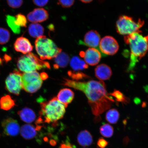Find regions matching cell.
<instances>
[{"instance_id":"cell-32","label":"cell","mask_w":148,"mask_h":148,"mask_svg":"<svg viewBox=\"0 0 148 148\" xmlns=\"http://www.w3.org/2000/svg\"><path fill=\"white\" fill-rule=\"evenodd\" d=\"M75 1V0H58L59 3L64 8L71 7L74 4Z\"/></svg>"},{"instance_id":"cell-13","label":"cell","mask_w":148,"mask_h":148,"mask_svg":"<svg viewBox=\"0 0 148 148\" xmlns=\"http://www.w3.org/2000/svg\"><path fill=\"white\" fill-rule=\"evenodd\" d=\"M27 18L28 21L31 23H41L49 18V14L45 9L36 8L28 14Z\"/></svg>"},{"instance_id":"cell-23","label":"cell","mask_w":148,"mask_h":148,"mask_svg":"<svg viewBox=\"0 0 148 148\" xmlns=\"http://www.w3.org/2000/svg\"><path fill=\"white\" fill-rule=\"evenodd\" d=\"M15 103L9 95L2 97L0 99V108L5 110H9L13 108Z\"/></svg>"},{"instance_id":"cell-11","label":"cell","mask_w":148,"mask_h":148,"mask_svg":"<svg viewBox=\"0 0 148 148\" xmlns=\"http://www.w3.org/2000/svg\"><path fill=\"white\" fill-rule=\"evenodd\" d=\"M3 133L7 136H17L20 132V127L16 120L12 118H6L1 123Z\"/></svg>"},{"instance_id":"cell-2","label":"cell","mask_w":148,"mask_h":148,"mask_svg":"<svg viewBox=\"0 0 148 148\" xmlns=\"http://www.w3.org/2000/svg\"><path fill=\"white\" fill-rule=\"evenodd\" d=\"M124 40L130 48L129 69L132 70L139 60L145 56L148 52V35L144 36L139 31L125 36Z\"/></svg>"},{"instance_id":"cell-7","label":"cell","mask_w":148,"mask_h":148,"mask_svg":"<svg viewBox=\"0 0 148 148\" xmlns=\"http://www.w3.org/2000/svg\"><path fill=\"white\" fill-rule=\"evenodd\" d=\"M22 79L23 88L29 93H34L41 87L42 79L37 71L23 73Z\"/></svg>"},{"instance_id":"cell-37","label":"cell","mask_w":148,"mask_h":148,"mask_svg":"<svg viewBox=\"0 0 148 148\" xmlns=\"http://www.w3.org/2000/svg\"><path fill=\"white\" fill-rule=\"evenodd\" d=\"M40 77L42 80H45L48 78V76L47 74L45 73H42L40 75Z\"/></svg>"},{"instance_id":"cell-8","label":"cell","mask_w":148,"mask_h":148,"mask_svg":"<svg viewBox=\"0 0 148 148\" xmlns=\"http://www.w3.org/2000/svg\"><path fill=\"white\" fill-rule=\"evenodd\" d=\"M22 74L17 70H14L9 74L5 81V88L11 93L18 95L22 88Z\"/></svg>"},{"instance_id":"cell-29","label":"cell","mask_w":148,"mask_h":148,"mask_svg":"<svg viewBox=\"0 0 148 148\" xmlns=\"http://www.w3.org/2000/svg\"><path fill=\"white\" fill-rule=\"evenodd\" d=\"M15 23L20 27H27V19L23 14H18L15 16Z\"/></svg>"},{"instance_id":"cell-17","label":"cell","mask_w":148,"mask_h":148,"mask_svg":"<svg viewBox=\"0 0 148 148\" xmlns=\"http://www.w3.org/2000/svg\"><path fill=\"white\" fill-rule=\"evenodd\" d=\"M36 127L30 124L23 125L20 129V134L25 140H29L36 137L37 135Z\"/></svg>"},{"instance_id":"cell-39","label":"cell","mask_w":148,"mask_h":148,"mask_svg":"<svg viewBox=\"0 0 148 148\" xmlns=\"http://www.w3.org/2000/svg\"><path fill=\"white\" fill-rule=\"evenodd\" d=\"M79 1L83 3H89L91 2L93 0H79Z\"/></svg>"},{"instance_id":"cell-22","label":"cell","mask_w":148,"mask_h":148,"mask_svg":"<svg viewBox=\"0 0 148 148\" xmlns=\"http://www.w3.org/2000/svg\"><path fill=\"white\" fill-rule=\"evenodd\" d=\"M29 36L34 38H38L43 36L44 29L40 24L32 23L29 25L28 29Z\"/></svg>"},{"instance_id":"cell-27","label":"cell","mask_w":148,"mask_h":148,"mask_svg":"<svg viewBox=\"0 0 148 148\" xmlns=\"http://www.w3.org/2000/svg\"><path fill=\"white\" fill-rule=\"evenodd\" d=\"M100 132L105 137L110 138L113 135L114 129L112 125L109 124H105L99 128Z\"/></svg>"},{"instance_id":"cell-3","label":"cell","mask_w":148,"mask_h":148,"mask_svg":"<svg viewBox=\"0 0 148 148\" xmlns=\"http://www.w3.org/2000/svg\"><path fill=\"white\" fill-rule=\"evenodd\" d=\"M40 117L44 123H47L57 122L63 118L66 112L64 105L54 97L50 100L42 102L40 103Z\"/></svg>"},{"instance_id":"cell-31","label":"cell","mask_w":148,"mask_h":148,"mask_svg":"<svg viewBox=\"0 0 148 148\" xmlns=\"http://www.w3.org/2000/svg\"><path fill=\"white\" fill-rule=\"evenodd\" d=\"M7 1L9 6L14 9L20 8L23 3V0H7Z\"/></svg>"},{"instance_id":"cell-42","label":"cell","mask_w":148,"mask_h":148,"mask_svg":"<svg viewBox=\"0 0 148 148\" xmlns=\"http://www.w3.org/2000/svg\"><path fill=\"white\" fill-rule=\"evenodd\" d=\"M2 60L1 59V58H0V66L2 64Z\"/></svg>"},{"instance_id":"cell-4","label":"cell","mask_w":148,"mask_h":148,"mask_svg":"<svg viewBox=\"0 0 148 148\" xmlns=\"http://www.w3.org/2000/svg\"><path fill=\"white\" fill-rule=\"evenodd\" d=\"M17 66L20 71L23 73L51 68L49 62L41 60L36 55L31 52L19 57L17 61Z\"/></svg>"},{"instance_id":"cell-33","label":"cell","mask_w":148,"mask_h":148,"mask_svg":"<svg viewBox=\"0 0 148 148\" xmlns=\"http://www.w3.org/2000/svg\"><path fill=\"white\" fill-rule=\"evenodd\" d=\"M65 147L66 148H76V147L75 145H73L70 143L69 138H67L66 141L62 142L60 144V148Z\"/></svg>"},{"instance_id":"cell-20","label":"cell","mask_w":148,"mask_h":148,"mask_svg":"<svg viewBox=\"0 0 148 148\" xmlns=\"http://www.w3.org/2000/svg\"><path fill=\"white\" fill-rule=\"evenodd\" d=\"M77 141L79 145L82 147H88L92 145L93 139L88 131L84 130L79 133L77 136Z\"/></svg>"},{"instance_id":"cell-16","label":"cell","mask_w":148,"mask_h":148,"mask_svg":"<svg viewBox=\"0 0 148 148\" xmlns=\"http://www.w3.org/2000/svg\"><path fill=\"white\" fill-rule=\"evenodd\" d=\"M75 94L69 88H64L61 90L57 96L58 100L64 105L66 108L74 99Z\"/></svg>"},{"instance_id":"cell-10","label":"cell","mask_w":148,"mask_h":148,"mask_svg":"<svg viewBox=\"0 0 148 148\" xmlns=\"http://www.w3.org/2000/svg\"><path fill=\"white\" fill-rule=\"evenodd\" d=\"M81 57L84 58L86 63L91 66H95L100 61L101 53L98 50L94 48H90L84 52L79 53Z\"/></svg>"},{"instance_id":"cell-21","label":"cell","mask_w":148,"mask_h":148,"mask_svg":"<svg viewBox=\"0 0 148 148\" xmlns=\"http://www.w3.org/2000/svg\"><path fill=\"white\" fill-rule=\"evenodd\" d=\"M70 64L72 69L75 72L88 69V66L85 61L78 56H74L70 60Z\"/></svg>"},{"instance_id":"cell-35","label":"cell","mask_w":148,"mask_h":148,"mask_svg":"<svg viewBox=\"0 0 148 148\" xmlns=\"http://www.w3.org/2000/svg\"><path fill=\"white\" fill-rule=\"evenodd\" d=\"M32 1L33 3L37 6L42 7L47 4L49 0H32Z\"/></svg>"},{"instance_id":"cell-38","label":"cell","mask_w":148,"mask_h":148,"mask_svg":"<svg viewBox=\"0 0 148 148\" xmlns=\"http://www.w3.org/2000/svg\"><path fill=\"white\" fill-rule=\"evenodd\" d=\"M49 144L52 146H55L57 144V140L54 139H51L49 141Z\"/></svg>"},{"instance_id":"cell-34","label":"cell","mask_w":148,"mask_h":148,"mask_svg":"<svg viewBox=\"0 0 148 148\" xmlns=\"http://www.w3.org/2000/svg\"><path fill=\"white\" fill-rule=\"evenodd\" d=\"M109 142L103 138L99 139L97 142V145L100 148H105L108 145Z\"/></svg>"},{"instance_id":"cell-15","label":"cell","mask_w":148,"mask_h":148,"mask_svg":"<svg viewBox=\"0 0 148 148\" xmlns=\"http://www.w3.org/2000/svg\"><path fill=\"white\" fill-rule=\"evenodd\" d=\"M96 77L101 81L108 80L112 75L111 68L107 65L101 64L96 67L95 69Z\"/></svg>"},{"instance_id":"cell-19","label":"cell","mask_w":148,"mask_h":148,"mask_svg":"<svg viewBox=\"0 0 148 148\" xmlns=\"http://www.w3.org/2000/svg\"><path fill=\"white\" fill-rule=\"evenodd\" d=\"M69 61V56L62 51L54 58L55 64H53V67L56 69L65 68L68 66Z\"/></svg>"},{"instance_id":"cell-18","label":"cell","mask_w":148,"mask_h":148,"mask_svg":"<svg viewBox=\"0 0 148 148\" xmlns=\"http://www.w3.org/2000/svg\"><path fill=\"white\" fill-rule=\"evenodd\" d=\"M18 114L22 121L27 123H32L36 119V114L34 111L27 107L18 111Z\"/></svg>"},{"instance_id":"cell-25","label":"cell","mask_w":148,"mask_h":148,"mask_svg":"<svg viewBox=\"0 0 148 148\" xmlns=\"http://www.w3.org/2000/svg\"><path fill=\"white\" fill-rule=\"evenodd\" d=\"M15 16L7 15L6 16V21L9 27L11 30L15 34H19L21 33V27L15 23Z\"/></svg>"},{"instance_id":"cell-36","label":"cell","mask_w":148,"mask_h":148,"mask_svg":"<svg viewBox=\"0 0 148 148\" xmlns=\"http://www.w3.org/2000/svg\"><path fill=\"white\" fill-rule=\"evenodd\" d=\"M130 142V139L128 136H126L123 139V143L124 146L126 147L128 145Z\"/></svg>"},{"instance_id":"cell-28","label":"cell","mask_w":148,"mask_h":148,"mask_svg":"<svg viewBox=\"0 0 148 148\" xmlns=\"http://www.w3.org/2000/svg\"><path fill=\"white\" fill-rule=\"evenodd\" d=\"M10 34L9 31L4 28L0 27V44L7 43L10 40Z\"/></svg>"},{"instance_id":"cell-6","label":"cell","mask_w":148,"mask_h":148,"mask_svg":"<svg viewBox=\"0 0 148 148\" xmlns=\"http://www.w3.org/2000/svg\"><path fill=\"white\" fill-rule=\"evenodd\" d=\"M144 23L141 19H139L138 21H136L130 16H121L116 22V29L120 34L128 36L139 31Z\"/></svg>"},{"instance_id":"cell-24","label":"cell","mask_w":148,"mask_h":148,"mask_svg":"<svg viewBox=\"0 0 148 148\" xmlns=\"http://www.w3.org/2000/svg\"><path fill=\"white\" fill-rule=\"evenodd\" d=\"M120 114L116 109L113 108L107 111L106 114V119L111 124H116L119 120Z\"/></svg>"},{"instance_id":"cell-5","label":"cell","mask_w":148,"mask_h":148,"mask_svg":"<svg viewBox=\"0 0 148 148\" xmlns=\"http://www.w3.org/2000/svg\"><path fill=\"white\" fill-rule=\"evenodd\" d=\"M35 46L37 53L42 60L54 58L62 51L52 40L45 36L37 38Z\"/></svg>"},{"instance_id":"cell-30","label":"cell","mask_w":148,"mask_h":148,"mask_svg":"<svg viewBox=\"0 0 148 148\" xmlns=\"http://www.w3.org/2000/svg\"><path fill=\"white\" fill-rule=\"evenodd\" d=\"M69 76L73 79L72 80L78 81L84 78H88V76L82 72H77L69 71L68 72Z\"/></svg>"},{"instance_id":"cell-41","label":"cell","mask_w":148,"mask_h":148,"mask_svg":"<svg viewBox=\"0 0 148 148\" xmlns=\"http://www.w3.org/2000/svg\"><path fill=\"white\" fill-rule=\"evenodd\" d=\"M49 138L47 137H45L44 138V141L46 142H48L49 141Z\"/></svg>"},{"instance_id":"cell-40","label":"cell","mask_w":148,"mask_h":148,"mask_svg":"<svg viewBox=\"0 0 148 148\" xmlns=\"http://www.w3.org/2000/svg\"><path fill=\"white\" fill-rule=\"evenodd\" d=\"M4 58L5 61H8L10 60V57L8 56V55H5L4 57Z\"/></svg>"},{"instance_id":"cell-12","label":"cell","mask_w":148,"mask_h":148,"mask_svg":"<svg viewBox=\"0 0 148 148\" xmlns=\"http://www.w3.org/2000/svg\"><path fill=\"white\" fill-rule=\"evenodd\" d=\"M101 40V36L99 33L97 31L92 30L86 33L83 41H79V44L96 49L99 48Z\"/></svg>"},{"instance_id":"cell-14","label":"cell","mask_w":148,"mask_h":148,"mask_svg":"<svg viewBox=\"0 0 148 148\" xmlns=\"http://www.w3.org/2000/svg\"><path fill=\"white\" fill-rule=\"evenodd\" d=\"M14 48L16 51L25 55L32 51L33 46L28 39L21 36L16 39L14 44Z\"/></svg>"},{"instance_id":"cell-9","label":"cell","mask_w":148,"mask_h":148,"mask_svg":"<svg viewBox=\"0 0 148 148\" xmlns=\"http://www.w3.org/2000/svg\"><path fill=\"white\" fill-rule=\"evenodd\" d=\"M99 48L103 54L113 55L117 52L119 46L117 41L113 37L106 36L101 40Z\"/></svg>"},{"instance_id":"cell-26","label":"cell","mask_w":148,"mask_h":148,"mask_svg":"<svg viewBox=\"0 0 148 148\" xmlns=\"http://www.w3.org/2000/svg\"><path fill=\"white\" fill-rule=\"evenodd\" d=\"M109 94L115 98L116 101L118 102L121 103L123 104H128L130 101L129 98L126 97L119 90H115L112 93Z\"/></svg>"},{"instance_id":"cell-1","label":"cell","mask_w":148,"mask_h":148,"mask_svg":"<svg viewBox=\"0 0 148 148\" xmlns=\"http://www.w3.org/2000/svg\"><path fill=\"white\" fill-rule=\"evenodd\" d=\"M62 85L84 92L96 117H101L100 115L110 109L114 102L112 96L107 93L106 85L103 81L80 82L64 78Z\"/></svg>"}]
</instances>
